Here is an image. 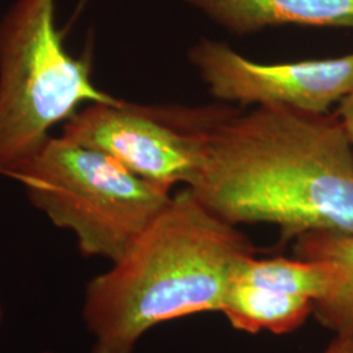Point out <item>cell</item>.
<instances>
[{"instance_id": "cell-1", "label": "cell", "mask_w": 353, "mask_h": 353, "mask_svg": "<svg viewBox=\"0 0 353 353\" xmlns=\"http://www.w3.org/2000/svg\"><path fill=\"white\" fill-rule=\"evenodd\" d=\"M336 114L232 109L211 130L189 189L232 225L265 223L281 240L353 236V150Z\"/></svg>"}, {"instance_id": "cell-2", "label": "cell", "mask_w": 353, "mask_h": 353, "mask_svg": "<svg viewBox=\"0 0 353 353\" xmlns=\"http://www.w3.org/2000/svg\"><path fill=\"white\" fill-rule=\"evenodd\" d=\"M255 248L194 192L173 195L113 267L89 281L83 316L93 353H132L152 327L220 312L228 288Z\"/></svg>"}, {"instance_id": "cell-3", "label": "cell", "mask_w": 353, "mask_h": 353, "mask_svg": "<svg viewBox=\"0 0 353 353\" xmlns=\"http://www.w3.org/2000/svg\"><path fill=\"white\" fill-rule=\"evenodd\" d=\"M115 100L65 50L55 0H16L0 21V173L12 176L83 103Z\"/></svg>"}, {"instance_id": "cell-4", "label": "cell", "mask_w": 353, "mask_h": 353, "mask_svg": "<svg viewBox=\"0 0 353 353\" xmlns=\"http://www.w3.org/2000/svg\"><path fill=\"white\" fill-rule=\"evenodd\" d=\"M12 176L57 227L75 233L83 254L113 263L173 196L108 153L64 137H50Z\"/></svg>"}, {"instance_id": "cell-5", "label": "cell", "mask_w": 353, "mask_h": 353, "mask_svg": "<svg viewBox=\"0 0 353 353\" xmlns=\"http://www.w3.org/2000/svg\"><path fill=\"white\" fill-rule=\"evenodd\" d=\"M232 108L89 103L70 118L64 138L105 152L140 178L173 189L191 186L202 170L208 135Z\"/></svg>"}, {"instance_id": "cell-6", "label": "cell", "mask_w": 353, "mask_h": 353, "mask_svg": "<svg viewBox=\"0 0 353 353\" xmlns=\"http://www.w3.org/2000/svg\"><path fill=\"white\" fill-rule=\"evenodd\" d=\"M210 93L220 101L327 114L353 89V52L290 63H258L224 42L202 39L190 50Z\"/></svg>"}, {"instance_id": "cell-7", "label": "cell", "mask_w": 353, "mask_h": 353, "mask_svg": "<svg viewBox=\"0 0 353 353\" xmlns=\"http://www.w3.org/2000/svg\"><path fill=\"white\" fill-rule=\"evenodd\" d=\"M236 34L268 26H331L353 29V0H186Z\"/></svg>"}, {"instance_id": "cell-8", "label": "cell", "mask_w": 353, "mask_h": 353, "mask_svg": "<svg viewBox=\"0 0 353 353\" xmlns=\"http://www.w3.org/2000/svg\"><path fill=\"white\" fill-rule=\"evenodd\" d=\"M314 303L303 296L268 290L240 280H233L224 296L220 313L241 331L256 334H288L300 327Z\"/></svg>"}, {"instance_id": "cell-9", "label": "cell", "mask_w": 353, "mask_h": 353, "mask_svg": "<svg viewBox=\"0 0 353 353\" xmlns=\"http://www.w3.org/2000/svg\"><path fill=\"white\" fill-rule=\"evenodd\" d=\"M234 280L268 290L303 296L314 305L328 299L339 288V268L319 259H258L252 255L243 261Z\"/></svg>"}, {"instance_id": "cell-10", "label": "cell", "mask_w": 353, "mask_h": 353, "mask_svg": "<svg viewBox=\"0 0 353 353\" xmlns=\"http://www.w3.org/2000/svg\"><path fill=\"white\" fill-rule=\"evenodd\" d=\"M294 252L299 258L328 261L339 268V288L326 300L316 303L313 313L323 326L338 334L353 330V236L306 233L296 239Z\"/></svg>"}, {"instance_id": "cell-11", "label": "cell", "mask_w": 353, "mask_h": 353, "mask_svg": "<svg viewBox=\"0 0 353 353\" xmlns=\"http://www.w3.org/2000/svg\"><path fill=\"white\" fill-rule=\"evenodd\" d=\"M335 114L344 127L348 139L353 144V89L339 101V108Z\"/></svg>"}, {"instance_id": "cell-12", "label": "cell", "mask_w": 353, "mask_h": 353, "mask_svg": "<svg viewBox=\"0 0 353 353\" xmlns=\"http://www.w3.org/2000/svg\"><path fill=\"white\" fill-rule=\"evenodd\" d=\"M323 353H353V330L339 332Z\"/></svg>"}, {"instance_id": "cell-13", "label": "cell", "mask_w": 353, "mask_h": 353, "mask_svg": "<svg viewBox=\"0 0 353 353\" xmlns=\"http://www.w3.org/2000/svg\"><path fill=\"white\" fill-rule=\"evenodd\" d=\"M85 1H87V0H80V6H81V4H84Z\"/></svg>"}, {"instance_id": "cell-14", "label": "cell", "mask_w": 353, "mask_h": 353, "mask_svg": "<svg viewBox=\"0 0 353 353\" xmlns=\"http://www.w3.org/2000/svg\"><path fill=\"white\" fill-rule=\"evenodd\" d=\"M0 318H1V309H0Z\"/></svg>"}, {"instance_id": "cell-15", "label": "cell", "mask_w": 353, "mask_h": 353, "mask_svg": "<svg viewBox=\"0 0 353 353\" xmlns=\"http://www.w3.org/2000/svg\"><path fill=\"white\" fill-rule=\"evenodd\" d=\"M46 353H49V352H46Z\"/></svg>"}]
</instances>
